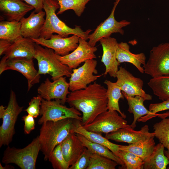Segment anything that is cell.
<instances>
[{
    "mask_svg": "<svg viewBox=\"0 0 169 169\" xmlns=\"http://www.w3.org/2000/svg\"><path fill=\"white\" fill-rule=\"evenodd\" d=\"M104 83L107 86L106 95L108 98L107 108L109 110H115L123 118L126 115L120 110L119 104L120 99H124L125 97L121 92V89L116 82H113L106 80Z\"/></svg>",
    "mask_w": 169,
    "mask_h": 169,
    "instance_id": "83f0119b",
    "label": "cell"
},
{
    "mask_svg": "<svg viewBox=\"0 0 169 169\" xmlns=\"http://www.w3.org/2000/svg\"><path fill=\"white\" fill-rule=\"evenodd\" d=\"M52 49L36 44L34 59L38 62L39 74H49L55 80L61 77H70L72 69L63 64Z\"/></svg>",
    "mask_w": 169,
    "mask_h": 169,
    "instance_id": "277c9868",
    "label": "cell"
},
{
    "mask_svg": "<svg viewBox=\"0 0 169 169\" xmlns=\"http://www.w3.org/2000/svg\"><path fill=\"white\" fill-rule=\"evenodd\" d=\"M154 136L165 148L169 150V118H162L153 126Z\"/></svg>",
    "mask_w": 169,
    "mask_h": 169,
    "instance_id": "d6a6232c",
    "label": "cell"
},
{
    "mask_svg": "<svg viewBox=\"0 0 169 169\" xmlns=\"http://www.w3.org/2000/svg\"><path fill=\"white\" fill-rule=\"evenodd\" d=\"M61 145L64 157L69 166L76 162L86 148L74 133L69 135Z\"/></svg>",
    "mask_w": 169,
    "mask_h": 169,
    "instance_id": "7402d4cb",
    "label": "cell"
},
{
    "mask_svg": "<svg viewBox=\"0 0 169 169\" xmlns=\"http://www.w3.org/2000/svg\"><path fill=\"white\" fill-rule=\"evenodd\" d=\"M120 0H116L111 13L108 17L101 22L91 34L89 35L88 43L91 47H95L96 43L102 38L110 37L113 33H119L121 35L124 34L123 27L131 23L125 20L120 21L115 19L114 14L116 8Z\"/></svg>",
    "mask_w": 169,
    "mask_h": 169,
    "instance_id": "7c38bea8",
    "label": "cell"
},
{
    "mask_svg": "<svg viewBox=\"0 0 169 169\" xmlns=\"http://www.w3.org/2000/svg\"><path fill=\"white\" fill-rule=\"evenodd\" d=\"M48 160L51 162L54 169H68L69 167L62 153L61 143L55 147Z\"/></svg>",
    "mask_w": 169,
    "mask_h": 169,
    "instance_id": "d590c367",
    "label": "cell"
},
{
    "mask_svg": "<svg viewBox=\"0 0 169 169\" xmlns=\"http://www.w3.org/2000/svg\"><path fill=\"white\" fill-rule=\"evenodd\" d=\"M169 110V99L160 103L151 104L149 106V110L152 113L153 118L157 116L163 117L164 115L157 114L156 113L160 111Z\"/></svg>",
    "mask_w": 169,
    "mask_h": 169,
    "instance_id": "f35d334b",
    "label": "cell"
},
{
    "mask_svg": "<svg viewBox=\"0 0 169 169\" xmlns=\"http://www.w3.org/2000/svg\"><path fill=\"white\" fill-rule=\"evenodd\" d=\"M154 136L153 132H149L148 126L145 125L139 131H136L131 125L105 134V137L118 142H125L129 144L136 143L145 140Z\"/></svg>",
    "mask_w": 169,
    "mask_h": 169,
    "instance_id": "e0dca14e",
    "label": "cell"
},
{
    "mask_svg": "<svg viewBox=\"0 0 169 169\" xmlns=\"http://www.w3.org/2000/svg\"><path fill=\"white\" fill-rule=\"evenodd\" d=\"M154 137L127 146L119 145V149L132 152L145 161L151 155L156 146Z\"/></svg>",
    "mask_w": 169,
    "mask_h": 169,
    "instance_id": "484cf974",
    "label": "cell"
},
{
    "mask_svg": "<svg viewBox=\"0 0 169 169\" xmlns=\"http://www.w3.org/2000/svg\"><path fill=\"white\" fill-rule=\"evenodd\" d=\"M23 0H0V11L8 21H20L29 12L34 9Z\"/></svg>",
    "mask_w": 169,
    "mask_h": 169,
    "instance_id": "ffe728a7",
    "label": "cell"
},
{
    "mask_svg": "<svg viewBox=\"0 0 169 169\" xmlns=\"http://www.w3.org/2000/svg\"><path fill=\"white\" fill-rule=\"evenodd\" d=\"M99 41L103 51L101 62L105 68L103 75L106 76L108 74L111 77L116 78L118 66L120 65L116 59L118 43L115 38L110 37L102 38Z\"/></svg>",
    "mask_w": 169,
    "mask_h": 169,
    "instance_id": "ac0fdd59",
    "label": "cell"
},
{
    "mask_svg": "<svg viewBox=\"0 0 169 169\" xmlns=\"http://www.w3.org/2000/svg\"><path fill=\"white\" fill-rule=\"evenodd\" d=\"M130 46L126 42L118 43L116 52V59L120 64L128 62L133 65L141 73H144V69L141 65L146 63V58L143 53L134 54L130 50Z\"/></svg>",
    "mask_w": 169,
    "mask_h": 169,
    "instance_id": "cb8c5ba5",
    "label": "cell"
},
{
    "mask_svg": "<svg viewBox=\"0 0 169 169\" xmlns=\"http://www.w3.org/2000/svg\"><path fill=\"white\" fill-rule=\"evenodd\" d=\"M97 61L94 59L87 60L81 66L72 69L69 79V90L71 92L86 88L103 74L99 75L96 69Z\"/></svg>",
    "mask_w": 169,
    "mask_h": 169,
    "instance_id": "8fae6325",
    "label": "cell"
},
{
    "mask_svg": "<svg viewBox=\"0 0 169 169\" xmlns=\"http://www.w3.org/2000/svg\"><path fill=\"white\" fill-rule=\"evenodd\" d=\"M106 91L103 86L95 82L84 89L71 92L68 95L66 102L82 113L83 126L108 110Z\"/></svg>",
    "mask_w": 169,
    "mask_h": 169,
    "instance_id": "6da1fadb",
    "label": "cell"
},
{
    "mask_svg": "<svg viewBox=\"0 0 169 169\" xmlns=\"http://www.w3.org/2000/svg\"><path fill=\"white\" fill-rule=\"evenodd\" d=\"M97 50L96 47L91 46L86 40L79 37L78 46L74 50L67 55L57 57L62 64L72 69L88 59H96L95 53Z\"/></svg>",
    "mask_w": 169,
    "mask_h": 169,
    "instance_id": "2e32d148",
    "label": "cell"
},
{
    "mask_svg": "<svg viewBox=\"0 0 169 169\" xmlns=\"http://www.w3.org/2000/svg\"><path fill=\"white\" fill-rule=\"evenodd\" d=\"M78 120L66 118L57 121H47L42 124L38 136L40 151L45 161L48 160L55 147L73 133Z\"/></svg>",
    "mask_w": 169,
    "mask_h": 169,
    "instance_id": "7a4b0ae2",
    "label": "cell"
},
{
    "mask_svg": "<svg viewBox=\"0 0 169 169\" xmlns=\"http://www.w3.org/2000/svg\"><path fill=\"white\" fill-rule=\"evenodd\" d=\"M23 106L18 104L15 92L11 90L8 105L5 109L0 106V118L3 119L0 127V147L9 146L15 134V126L18 117L22 111Z\"/></svg>",
    "mask_w": 169,
    "mask_h": 169,
    "instance_id": "8992f818",
    "label": "cell"
},
{
    "mask_svg": "<svg viewBox=\"0 0 169 169\" xmlns=\"http://www.w3.org/2000/svg\"><path fill=\"white\" fill-rule=\"evenodd\" d=\"M147 84L159 99L164 101L169 99V75L152 78Z\"/></svg>",
    "mask_w": 169,
    "mask_h": 169,
    "instance_id": "4dcf8cb0",
    "label": "cell"
},
{
    "mask_svg": "<svg viewBox=\"0 0 169 169\" xmlns=\"http://www.w3.org/2000/svg\"><path fill=\"white\" fill-rule=\"evenodd\" d=\"M165 147L160 143L156 145L153 151L144 161V169H166L169 165V161L164 153Z\"/></svg>",
    "mask_w": 169,
    "mask_h": 169,
    "instance_id": "4316f807",
    "label": "cell"
},
{
    "mask_svg": "<svg viewBox=\"0 0 169 169\" xmlns=\"http://www.w3.org/2000/svg\"><path fill=\"white\" fill-rule=\"evenodd\" d=\"M28 4L32 6L36 13L42 10L43 3L44 0H23Z\"/></svg>",
    "mask_w": 169,
    "mask_h": 169,
    "instance_id": "60d3db41",
    "label": "cell"
},
{
    "mask_svg": "<svg viewBox=\"0 0 169 169\" xmlns=\"http://www.w3.org/2000/svg\"><path fill=\"white\" fill-rule=\"evenodd\" d=\"M117 112L108 110L99 115L91 123L83 126L88 131L106 134L129 126L127 121Z\"/></svg>",
    "mask_w": 169,
    "mask_h": 169,
    "instance_id": "30bf717a",
    "label": "cell"
},
{
    "mask_svg": "<svg viewBox=\"0 0 169 169\" xmlns=\"http://www.w3.org/2000/svg\"><path fill=\"white\" fill-rule=\"evenodd\" d=\"M14 167L11 165H8V164H5V165L3 166L1 163H0V169H14Z\"/></svg>",
    "mask_w": 169,
    "mask_h": 169,
    "instance_id": "7bdbcfd3",
    "label": "cell"
},
{
    "mask_svg": "<svg viewBox=\"0 0 169 169\" xmlns=\"http://www.w3.org/2000/svg\"><path fill=\"white\" fill-rule=\"evenodd\" d=\"M45 15V12L43 10L38 13L34 10L28 17L23 18L20 21L22 36L31 39L39 38Z\"/></svg>",
    "mask_w": 169,
    "mask_h": 169,
    "instance_id": "d6986e66",
    "label": "cell"
},
{
    "mask_svg": "<svg viewBox=\"0 0 169 169\" xmlns=\"http://www.w3.org/2000/svg\"><path fill=\"white\" fill-rule=\"evenodd\" d=\"M8 70L17 71L25 77L28 81V91L33 85L40 82V75L35 68L33 59H8L4 55L0 62V74Z\"/></svg>",
    "mask_w": 169,
    "mask_h": 169,
    "instance_id": "9c48e42d",
    "label": "cell"
},
{
    "mask_svg": "<svg viewBox=\"0 0 169 169\" xmlns=\"http://www.w3.org/2000/svg\"><path fill=\"white\" fill-rule=\"evenodd\" d=\"M80 111L74 107H68L62 103L60 100H46L42 99L38 124L42 125L49 121H57L70 118L81 121Z\"/></svg>",
    "mask_w": 169,
    "mask_h": 169,
    "instance_id": "52a82bcc",
    "label": "cell"
},
{
    "mask_svg": "<svg viewBox=\"0 0 169 169\" xmlns=\"http://www.w3.org/2000/svg\"><path fill=\"white\" fill-rule=\"evenodd\" d=\"M122 92L129 106L128 111L133 115V120L131 125L133 129L136 127L137 121L144 122L153 118V114L144 105L145 99L138 95L129 96L124 92Z\"/></svg>",
    "mask_w": 169,
    "mask_h": 169,
    "instance_id": "603a6c76",
    "label": "cell"
},
{
    "mask_svg": "<svg viewBox=\"0 0 169 169\" xmlns=\"http://www.w3.org/2000/svg\"><path fill=\"white\" fill-rule=\"evenodd\" d=\"M40 150L38 136L22 149L11 147L8 146L4 151L2 162L5 164H15L21 169H35Z\"/></svg>",
    "mask_w": 169,
    "mask_h": 169,
    "instance_id": "5b68a950",
    "label": "cell"
},
{
    "mask_svg": "<svg viewBox=\"0 0 169 169\" xmlns=\"http://www.w3.org/2000/svg\"><path fill=\"white\" fill-rule=\"evenodd\" d=\"M79 38L75 35L65 38L59 34H54L49 39L39 37L32 39L36 44L51 49L56 54L64 56L69 54L77 47Z\"/></svg>",
    "mask_w": 169,
    "mask_h": 169,
    "instance_id": "4fadbf2b",
    "label": "cell"
},
{
    "mask_svg": "<svg viewBox=\"0 0 169 169\" xmlns=\"http://www.w3.org/2000/svg\"><path fill=\"white\" fill-rule=\"evenodd\" d=\"M118 163L108 158L92 153L87 169H115Z\"/></svg>",
    "mask_w": 169,
    "mask_h": 169,
    "instance_id": "e575fe53",
    "label": "cell"
},
{
    "mask_svg": "<svg viewBox=\"0 0 169 169\" xmlns=\"http://www.w3.org/2000/svg\"><path fill=\"white\" fill-rule=\"evenodd\" d=\"M117 156L123 162L125 169H143L144 161L132 152L119 150Z\"/></svg>",
    "mask_w": 169,
    "mask_h": 169,
    "instance_id": "836d02e7",
    "label": "cell"
},
{
    "mask_svg": "<svg viewBox=\"0 0 169 169\" xmlns=\"http://www.w3.org/2000/svg\"><path fill=\"white\" fill-rule=\"evenodd\" d=\"M66 78L65 76L62 77L53 82L46 78L38 88V93L45 100H60L64 105L68 95L70 92L69 91V83Z\"/></svg>",
    "mask_w": 169,
    "mask_h": 169,
    "instance_id": "9a60e30c",
    "label": "cell"
},
{
    "mask_svg": "<svg viewBox=\"0 0 169 169\" xmlns=\"http://www.w3.org/2000/svg\"><path fill=\"white\" fill-rule=\"evenodd\" d=\"M59 5L57 14H60L68 10H73L78 17L84 12L85 5L91 0H56Z\"/></svg>",
    "mask_w": 169,
    "mask_h": 169,
    "instance_id": "1f68e13d",
    "label": "cell"
},
{
    "mask_svg": "<svg viewBox=\"0 0 169 169\" xmlns=\"http://www.w3.org/2000/svg\"><path fill=\"white\" fill-rule=\"evenodd\" d=\"M13 43L8 40L0 39V56L4 54L5 52Z\"/></svg>",
    "mask_w": 169,
    "mask_h": 169,
    "instance_id": "b9f144b4",
    "label": "cell"
},
{
    "mask_svg": "<svg viewBox=\"0 0 169 169\" xmlns=\"http://www.w3.org/2000/svg\"><path fill=\"white\" fill-rule=\"evenodd\" d=\"M164 153L165 155L167 157L169 161V150H164ZM167 169H169V166L168 167Z\"/></svg>",
    "mask_w": 169,
    "mask_h": 169,
    "instance_id": "ee69618b",
    "label": "cell"
},
{
    "mask_svg": "<svg viewBox=\"0 0 169 169\" xmlns=\"http://www.w3.org/2000/svg\"><path fill=\"white\" fill-rule=\"evenodd\" d=\"M93 153L86 148L76 162L69 166V169H87L89 166L90 157Z\"/></svg>",
    "mask_w": 169,
    "mask_h": 169,
    "instance_id": "74e56055",
    "label": "cell"
},
{
    "mask_svg": "<svg viewBox=\"0 0 169 169\" xmlns=\"http://www.w3.org/2000/svg\"><path fill=\"white\" fill-rule=\"evenodd\" d=\"M116 82L121 91L130 96L138 95L146 100H151V95L146 94L143 89V81L140 78L134 76L125 68L120 66L116 73Z\"/></svg>",
    "mask_w": 169,
    "mask_h": 169,
    "instance_id": "5bb4252c",
    "label": "cell"
},
{
    "mask_svg": "<svg viewBox=\"0 0 169 169\" xmlns=\"http://www.w3.org/2000/svg\"><path fill=\"white\" fill-rule=\"evenodd\" d=\"M36 44L30 38H20L14 42L4 54L7 59H34Z\"/></svg>",
    "mask_w": 169,
    "mask_h": 169,
    "instance_id": "44dd1931",
    "label": "cell"
},
{
    "mask_svg": "<svg viewBox=\"0 0 169 169\" xmlns=\"http://www.w3.org/2000/svg\"><path fill=\"white\" fill-rule=\"evenodd\" d=\"M22 37L20 21H0V39L8 40L13 43Z\"/></svg>",
    "mask_w": 169,
    "mask_h": 169,
    "instance_id": "f546056e",
    "label": "cell"
},
{
    "mask_svg": "<svg viewBox=\"0 0 169 169\" xmlns=\"http://www.w3.org/2000/svg\"><path fill=\"white\" fill-rule=\"evenodd\" d=\"M73 133L81 134L92 142L106 146L118 156L119 145L111 142L105 137H103L102 134L86 130L81 125L80 121L78 120L77 123Z\"/></svg>",
    "mask_w": 169,
    "mask_h": 169,
    "instance_id": "d4e9b609",
    "label": "cell"
},
{
    "mask_svg": "<svg viewBox=\"0 0 169 169\" xmlns=\"http://www.w3.org/2000/svg\"><path fill=\"white\" fill-rule=\"evenodd\" d=\"M42 99V97L39 95L33 97L29 102L28 107L24 110L34 118H37L40 115Z\"/></svg>",
    "mask_w": 169,
    "mask_h": 169,
    "instance_id": "8d00e7d4",
    "label": "cell"
},
{
    "mask_svg": "<svg viewBox=\"0 0 169 169\" xmlns=\"http://www.w3.org/2000/svg\"><path fill=\"white\" fill-rule=\"evenodd\" d=\"M143 67L144 73L152 78L169 75V42L153 47Z\"/></svg>",
    "mask_w": 169,
    "mask_h": 169,
    "instance_id": "ba28073f",
    "label": "cell"
},
{
    "mask_svg": "<svg viewBox=\"0 0 169 169\" xmlns=\"http://www.w3.org/2000/svg\"><path fill=\"white\" fill-rule=\"evenodd\" d=\"M59 8V5L56 0H44L43 9L45 13L46 17L40 37L49 39L53 33H56L65 38L70 34L75 35L85 40H88L92 30L89 29L84 31L78 26L74 28L69 27L57 17L55 12Z\"/></svg>",
    "mask_w": 169,
    "mask_h": 169,
    "instance_id": "3957f363",
    "label": "cell"
},
{
    "mask_svg": "<svg viewBox=\"0 0 169 169\" xmlns=\"http://www.w3.org/2000/svg\"><path fill=\"white\" fill-rule=\"evenodd\" d=\"M34 118L28 114L22 117V120L24 122V131L26 134H29L34 130L35 127V122Z\"/></svg>",
    "mask_w": 169,
    "mask_h": 169,
    "instance_id": "ab89813d",
    "label": "cell"
},
{
    "mask_svg": "<svg viewBox=\"0 0 169 169\" xmlns=\"http://www.w3.org/2000/svg\"><path fill=\"white\" fill-rule=\"evenodd\" d=\"M85 147L93 153L104 156L116 162L123 168L125 169L123 161L106 146L92 142L82 135L76 133Z\"/></svg>",
    "mask_w": 169,
    "mask_h": 169,
    "instance_id": "f1b7e54d",
    "label": "cell"
}]
</instances>
